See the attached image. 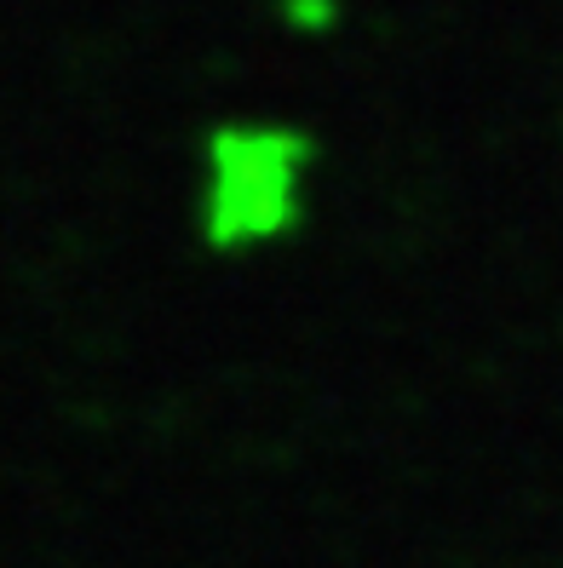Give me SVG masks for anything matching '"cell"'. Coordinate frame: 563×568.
<instances>
[{
    "instance_id": "cell-1",
    "label": "cell",
    "mask_w": 563,
    "mask_h": 568,
    "mask_svg": "<svg viewBox=\"0 0 563 568\" xmlns=\"http://www.w3.org/2000/svg\"><path fill=\"white\" fill-rule=\"evenodd\" d=\"M316 139L293 121H219L202 139L195 230L213 253L277 247L311 213Z\"/></svg>"
}]
</instances>
